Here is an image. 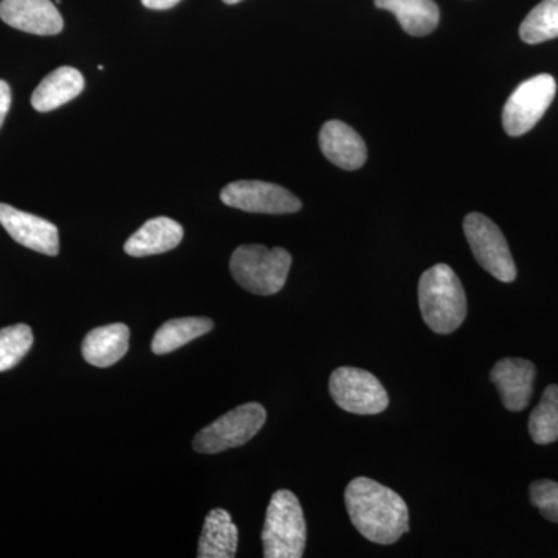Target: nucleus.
<instances>
[{"label":"nucleus","instance_id":"nucleus-26","mask_svg":"<svg viewBox=\"0 0 558 558\" xmlns=\"http://www.w3.org/2000/svg\"><path fill=\"white\" fill-rule=\"evenodd\" d=\"M223 2H226L227 5H234V3H240L242 0H223Z\"/></svg>","mask_w":558,"mask_h":558},{"label":"nucleus","instance_id":"nucleus-17","mask_svg":"<svg viewBox=\"0 0 558 558\" xmlns=\"http://www.w3.org/2000/svg\"><path fill=\"white\" fill-rule=\"evenodd\" d=\"M238 550V527L227 510L213 509L202 529L199 558H233Z\"/></svg>","mask_w":558,"mask_h":558},{"label":"nucleus","instance_id":"nucleus-7","mask_svg":"<svg viewBox=\"0 0 558 558\" xmlns=\"http://www.w3.org/2000/svg\"><path fill=\"white\" fill-rule=\"evenodd\" d=\"M464 233L473 256L484 270L499 281H515V260L505 234L494 220L481 213H470L464 219Z\"/></svg>","mask_w":558,"mask_h":558},{"label":"nucleus","instance_id":"nucleus-20","mask_svg":"<svg viewBox=\"0 0 558 558\" xmlns=\"http://www.w3.org/2000/svg\"><path fill=\"white\" fill-rule=\"evenodd\" d=\"M529 435L538 446L558 440V387L549 385L529 417Z\"/></svg>","mask_w":558,"mask_h":558},{"label":"nucleus","instance_id":"nucleus-18","mask_svg":"<svg viewBox=\"0 0 558 558\" xmlns=\"http://www.w3.org/2000/svg\"><path fill=\"white\" fill-rule=\"evenodd\" d=\"M377 9L391 11L403 31L411 36H427L439 24L435 0H374Z\"/></svg>","mask_w":558,"mask_h":558},{"label":"nucleus","instance_id":"nucleus-25","mask_svg":"<svg viewBox=\"0 0 558 558\" xmlns=\"http://www.w3.org/2000/svg\"><path fill=\"white\" fill-rule=\"evenodd\" d=\"M179 2L180 0H142L143 5L149 10H170Z\"/></svg>","mask_w":558,"mask_h":558},{"label":"nucleus","instance_id":"nucleus-8","mask_svg":"<svg viewBox=\"0 0 558 558\" xmlns=\"http://www.w3.org/2000/svg\"><path fill=\"white\" fill-rule=\"evenodd\" d=\"M557 83L548 73L521 83L502 109V128L510 137H520L542 120L556 98Z\"/></svg>","mask_w":558,"mask_h":558},{"label":"nucleus","instance_id":"nucleus-5","mask_svg":"<svg viewBox=\"0 0 558 558\" xmlns=\"http://www.w3.org/2000/svg\"><path fill=\"white\" fill-rule=\"evenodd\" d=\"M266 418L267 411L260 403H244L201 429L193 440L194 450L197 453L215 454L244 446L258 435Z\"/></svg>","mask_w":558,"mask_h":558},{"label":"nucleus","instance_id":"nucleus-13","mask_svg":"<svg viewBox=\"0 0 558 558\" xmlns=\"http://www.w3.org/2000/svg\"><path fill=\"white\" fill-rule=\"evenodd\" d=\"M319 148L326 159L341 170L354 171L368 159V149L357 132L339 120H330L319 131Z\"/></svg>","mask_w":558,"mask_h":558},{"label":"nucleus","instance_id":"nucleus-10","mask_svg":"<svg viewBox=\"0 0 558 558\" xmlns=\"http://www.w3.org/2000/svg\"><path fill=\"white\" fill-rule=\"evenodd\" d=\"M0 223L17 244L33 252L49 256L60 253V233L57 226L49 220L21 211L11 205L0 204Z\"/></svg>","mask_w":558,"mask_h":558},{"label":"nucleus","instance_id":"nucleus-24","mask_svg":"<svg viewBox=\"0 0 558 558\" xmlns=\"http://www.w3.org/2000/svg\"><path fill=\"white\" fill-rule=\"evenodd\" d=\"M11 108V89L7 81L0 80V128L9 116Z\"/></svg>","mask_w":558,"mask_h":558},{"label":"nucleus","instance_id":"nucleus-16","mask_svg":"<svg viewBox=\"0 0 558 558\" xmlns=\"http://www.w3.org/2000/svg\"><path fill=\"white\" fill-rule=\"evenodd\" d=\"M84 84L86 83L80 70L68 68V65L53 70L33 92L32 106L38 112H50L61 108L65 102L78 97L84 89Z\"/></svg>","mask_w":558,"mask_h":558},{"label":"nucleus","instance_id":"nucleus-11","mask_svg":"<svg viewBox=\"0 0 558 558\" xmlns=\"http://www.w3.org/2000/svg\"><path fill=\"white\" fill-rule=\"evenodd\" d=\"M0 20L16 31L38 36L62 32L64 21L51 0H2Z\"/></svg>","mask_w":558,"mask_h":558},{"label":"nucleus","instance_id":"nucleus-22","mask_svg":"<svg viewBox=\"0 0 558 558\" xmlns=\"http://www.w3.org/2000/svg\"><path fill=\"white\" fill-rule=\"evenodd\" d=\"M31 326L14 325L0 329V373L14 368L33 347Z\"/></svg>","mask_w":558,"mask_h":558},{"label":"nucleus","instance_id":"nucleus-15","mask_svg":"<svg viewBox=\"0 0 558 558\" xmlns=\"http://www.w3.org/2000/svg\"><path fill=\"white\" fill-rule=\"evenodd\" d=\"M130 337V328L123 323L90 330L83 341V357L98 368L116 365L126 355Z\"/></svg>","mask_w":558,"mask_h":558},{"label":"nucleus","instance_id":"nucleus-1","mask_svg":"<svg viewBox=\"0 0 558 558\" xmlns=\"http://www.w3.org/2000/svg\"><path fill=\"white\" fill-rule=\"evenodd\" d=\"M349 519L360 534L377 545H392L410 531L409 506L398 492L377 481L352 480L344 490Z\"/></svg>","mask_w":558,"mask_h":558},{"label":"nucleus","instance_id":"nucleus-14","mask_svg":"<svg viewBox=\"0 0 558 558\" xmlns=\"http://www.w3.org/2000/svg\"><path fill=\"white\" fill-rule=\"evenodd\" d=\"M183 240V229L179 222L170 218H154L128 240L124 252L134 258L161 255L178 247Z\"/></svg>","mask_w":558,"mask_h":558},{"label":"nucleus","instance_id":"nucleus-19","mask_svg":"<svg viewBox=\"0 0 558 558\" xmlns=\"http://www.w3.org/2000/svg\"><path fill=\"white\" fill-rule=\"evenodd\" d=\"M213 326L215 325H213L211 319L202 317L170 319L157 330L150 349H153L154 354H170V352L185 347L190 341L205 336L213 329Z\"/></svg>","mask_w":558,"mask_h":558},{"label":"nucleus","instance_id":"nucleus-23","mask_svg":"<svg viewBox=\"0 0 558 558\" xmlns=\"http://www.w3.org/2000/svg\"><path fill=\"white\" fill-rule=\"evenodd\" d=\"M531 501L546 520L558 523V483L557 481H535L531 486Z\"/></svg>","mask_w":558,"mask_h":558},{"label":"nucleus","instance_id":"nucleus-4","mask_svg":"<svg viewBox=\"0 0 558 558\" xmlns=\"http://www.w3.org/2000/svg\"><path fill=\"white\" fill-rule=\"evenodd\" d=\"M306 539V520L299 498L290 490H278L270 499L264 521V557H303Z\"/></svg>","mask_w":558,"mask_h":558},{"label":"nucleus","instance_id":"nucleus-2","mask_svg":"<svg viewBox=\"0 0 558 558\" xmlns=\"http://www.w3.org/2000/svg\"><path fill=\"white\" fill-rule=\"evenodd\" d=\"M418 307L433 332H454L468 317V296L461 279L447 264H436L418 279Z\"/></svg>","mask_w":558,"mask_h":558},{"label":"nucleus","instance_id":"nucleus-6","mask_svg":"<svg viewBox=\"0 0 558 558\" xmlns=\"http://www.w3.org/2000/svg\"><path fill=\"white\" fill-rule=\"evenodd\" d=\"M329 392L333 402L348 413L371 416L388 409L387 389L369 371L341 366L330 374Z\"/></svg>","mask_w":558,"mask_h":558},{"label":"nucleus","instance_id":"nucleus-27","mask_svg":"<svg viewBox=\"0 0 558 558\" xmlns=\"http://www.w3.org/2000/svg\"><path fill=\"white\" fill-rule=\"evenodd\" d=\"M54 2H57V3H61V2H62V0H54Z\"/></svg>","mask_w":558,"mask_h":558},{"label":"nucleus","instance_id":"nucleus-3","mask_svg":"<svg viewBox=\"0 0 558 558\" xmlns=\"http://www.w3.org/2000/svg\"><path fill=\"white\" fill-rule=\"evenodd\" d=\"M292 266V256L286 248L264 245H241L230 259L234 281L255 295H275L284 288Z\"/></svg>","mask_w":558,"mask_h":558},{"label":"nucleus","instance_id":"nucleus-9","mask_svg":"<svg viewBox=\"0 0 558 558\" xmlns=\"http://www.w3.org/2000/svg\"><path fill=\"white\" fill-rule=\"evenodd\" d=\"M227 207L263 215H289L301 209V201L289 190L260 180H238L220 191Z\"/></svg>","mask_w":558,"mask_h":558},{"label":"nucleus","instance_id":"nucleus-12","mask_svg":"<svg viewBox=\"0 0 558 558\" xmlns=\"http://www.w3.org/2000/svg\"><path fill=\"white\" fill-rule=\"evenodd\" d=\"M534 363L524 359H502L490 371V380L498 388L502 405L513 413L523 411L534 392Z\"/></svg>","mask_w":558,"mask_h":558},{"label":"nucleus","instance_id":"nucleus-21","mask_svg":"<svg viewBox=\"0 0 558 558\" xmlns=\"http://www.w3.org/2000/svg\"><path fill=\"white\" fill-rule=\"evenodd\" d=\"M520 38L526 44H542L558 38V0H543L521 22Z\"/></svg>","mask_w":558,"mask_h":558}]
</instances>
